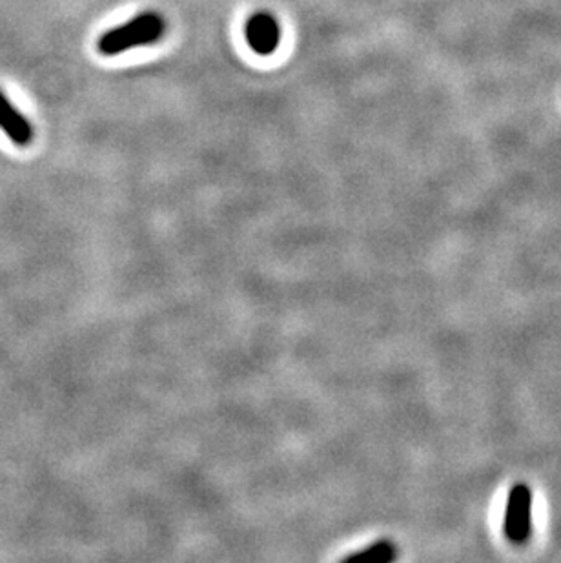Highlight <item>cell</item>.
<instances>
[{"instance_id":"cell-1","label":"cell","mask_w":561,"mask_h":563,"mask_svg":"<svg viewBox=\"0 0 561 563\" xmlns=\"http://www.w3.org/2000/svg\"><path fill=\"white\" fill-rule=\"evenodd\" d=\"M166 21L160 13L148 11L141 13L122 26L113 27L99 38V52L108 57L121 55L128 49L141 48L148 44L160 43L165 37Z\"/></svg>"},{"instance_id":"cell-2","label":"cell","mask_w":561,"mask_h":563,"mask_svg":"<svg viewBox=\"0 0 561 563\" xmlns=\"http://www.w3.org/2000/svg\"><path fill=\"white\" fill-rule=\"evenodd\" d=\"M504 532L514 545L529 542L532 532V490L529 485L516 484L508 490Z\"/></svg>"},{"instance_id":"cell-3","label":"cell","mask_w":561,"mask_h":563,"mask_svg":"<svg viewBox=\"0 0 561 563\" xmlns=\"http://www.w3.org/2000/svg\"><path fill=\"white\" fill-rule=\"evenodd\" d=\"M246 43L257 55H272L280 43V26L276 16L260 11L250 16L244 27Z\"/></svg>"},{"instance_id":"cell-4","label":"cell","mask_w":561,"mask_h":563,"mask_svg":"<svg viewBox=\"0 0 561 563\" xmlns=\"http://www.w3.org/2000/svg\"><path fill=\"white\" fill-rule=\"evenodd\" d=\"M0 130L10 137L11 143L21 148L30 146L35 139L33 124L19 108L13 107V102L2 91H0Z\"/></svg>"},{"instance_id":"cell-5","label":"cell","mask_w":561,"mask_h":563,"mask_svg":"<svg viewBox=\"0 0 561 563\" xmlns=\"http://www.w3.org/2000/svg\"><path fill=\"white\" fill-rule=\"evenodd\" d=\"M397 551L391 540H380L369 548L361 549L360 553L350 554L344 562L350 563H391L396 560Z\"/></svg>"}]
</instances>
